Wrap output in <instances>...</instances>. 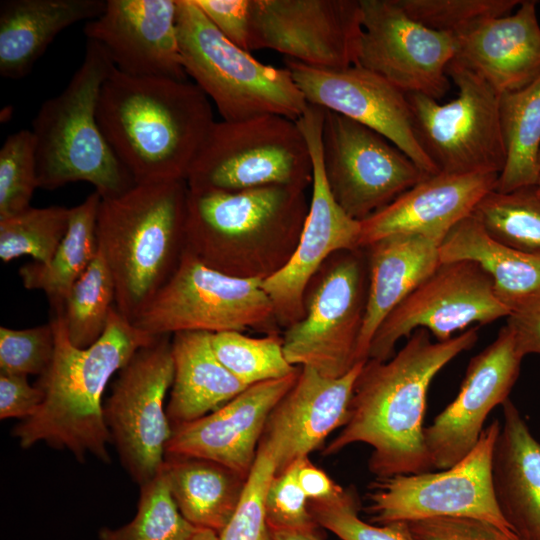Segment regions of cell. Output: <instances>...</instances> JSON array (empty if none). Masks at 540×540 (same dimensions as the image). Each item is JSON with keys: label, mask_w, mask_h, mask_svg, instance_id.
<instances>
[{"label": "cell", "mask_w": 540, "mask_h": 540, "mask_svg": "<svg viewBox=\"0 0 540 540\" xmlns=\"http://www.w3.org/2000/svg\"><path fill=\"white\" fill-rule=\"evenodd\" d=\"M473 213L497 241L519 250L540 252V197L535 186L506 193L492 190Z\"/></svg>", "instance_id": "e575fe53"}, {"label": "cell", "mask_w": 540, "mask_h": 540, "mask_svg": "<svg viewBox=\"0 0 540 540\" xmlns=\"http://www.w3.org/2000/svg\"><path fill=\"white\" fill-rule=\"evenodd\" d=\"M198 528L179 511L163 471L140 486L135 517L119 528H102L99 540H189Z\"/></svg>", "instance_id": "d590c367"}, {"label": "cell", "mask_w": 540, "mask_h": 540, "mask_svg": "<svg viewBox=\"0 0 540 540\" xmlns=\"http://www.w3.org/2000/svg\"><path fill=\"white\" fill-rule=\"evenodd\" d=\"M297 476L309 501L329 499L342 489L323 470L314 466L308 457L299 460Z\"/></svg>", "instance_id": "681fc988"}, {"label": "cell", "mask_w": 540, "mask_h": 540, "mask_svg": "<svg viewBox=\"0 0 540 540\" xmlns=\"http://www.w3.org/2000/svg\"><path fill=\"white\" fill-rule=\"evenodd\" d=\"M506 325L514 334L520 352L540 355V291L530 294L509 308Z\"/></svg>", "instance_id": "c3c4849f"}, {"label": "cell", "mask_w": 540, "mask_h": 540, "mask_svg": "<svg viewBox=\"0 0 540 540\" xmlns=\"http://www.w3.org/2000/svg\"><path fill=\"white\" fill-rule=\"evenodd\" d=\"M274 540H321L315 532L272 530Z\"/></svg>", "instance_id": "f907efd6"}, {"label": "cell", "mask_w": 540, "mask_h": 540, "mask_svg": "<svg viewBox=\"0 0 540 540\" xmlns=\"http://www.w3.org/2000/svg\"><path fill=\"white\" fill-rule=\"evenodd\" d=\"M211 336L207 331L171 335L174 378L166 413L172 427L217 410L249 387L218 360Z\"/></svg>", "instance_id": "f1b7e54d"}, {"label": "cell", "mask_w": 540, "mask_h": 540, "mask_svg": "<svg viewBox=\"0 0 540 540\" xmlns=\"http://www.w3.org/2000/svg\"><path fill=\"white\" fill-rule=\"evenodd\" d=\"M51 312L55 352L37 382L44 399L12 434L22 448L44 442L71 452L81 462L93 455L110 463L107 447L112 439L104 416V391L111 377L156 336L134 326L114 306L102 336L82 349L70 342L61 308Z\"/></svg>", "instance_id": "3957f363"}, {"label": "cell", "mask_w": 540, "mask_h": 540, "mask_svg": "<svg viewBox=\"0 0 540 540\" xmlns=\"http://www.w3.org/2000/svg\"><path fill=\"white\" fill-rule=\"evenodd\" d=\"M535 191H536L537 195L540 197V178L538 180L537 185L535 186Z\"/></svg>", "instance_id": "f5cc1de1"}, {"label": "cell", "mask_w": 540, "mask_h": 540, "mask_svg": "<svg viewBox=\"0 0 540 540\" xmlns=\"http://www.w3.org/2000/svg\"><path fill=\"white\" fill-rule=\"evenodd\" d=\"M299 460L272 478L264 502L266 521L272 530L317 533L319 525L298 481Z\"/></svg>", "instance_id": "ee69618b"}, {"label": "cell", "mask_w": 540, "mask_h": 540, "mask_svg": "<svg viewBox=\"0 0 540 540\" xmlns=\"http://www.w3.org/2000/svg\"><path fill=\"white\" fill-rule=\"evenodd\" d=\"M539 165H540V154H539Z\"/></svg>", "instance_id": "db71d44e"}, {"label": "cell", "mask_w": 540, "mask_h": 540, "mask_svg": "<svg viewBox=\"0 0 540 540\" xmlns=\"http://www.w3.org/2000/svg\"><path fill=\"white\" fill-rule=\"evenodd\" d=\"M263 278L218 271L184 250L173 275L132 324L154 336L267 326L276 316Z\"/></svg>", "instance_id": "8fae6325"}, {"label": "cell", "mask_w": 540, "mask_h": 540, "mask_svg": "<svg viewBox=\"0 0 540 540\" xmlns=\"http://www.w3.org/2000/svg\"><path fill=\"white\" fill-rule=\"evenodd\" d=\"M299 372L251 385L217 410L173 426L166 455L210 460L246 479L267 420Z\"/></svg>", "instance_id": "7402d4cb"}, {"label": "cell", "mask_w": 540, "mask_h": 540, "mask_svg": "<svg viewBox=\"0 0 540 540\" xmlns=\"http://www.w3.org/2000/svg\"><path fill=\"white\" fill-rule=\"evenodd\" d=\"M178 1L182 62L224 121L264 115L298 120L307 108L290 71L264 64L229 41L192 0Z\"/></svg>", "instance_id": "8992f818"}, {"label": "cell", "mask_w": 540, "mask_h": 540, "mask_svg": "<svg viewBox=\"0 0 540 540\" xmlns=\"http://www.w3.org/2000/svg\"><path fill=\"white\" fill-rule=\"evenodd\" d=\"M492 456L499 509L520 540H540V442L509 398Z\"/></svg>", "instance_id": "484cf974"}, {"label": "cell", "mask_w": 540, "mask_h": 540, "mask_svg": "<svg viewBox=\"0 0 540 540\" xmlns=\"http://www.w3.org/2000/svg\"><path fill=\"white\" fill-rule=\"evenodd\" d=\"M39 188L35 139L31 130L11 133L0 148V219L30 208Z\"/></svg>", "instance_id": "f35d334b"}, {"label": "cell", "mask_w": 540, "mask_h": 540, "mask_svg": "<svg viewBox=\"0 0 540 540\" xmlns=\"http://www.w3.org/2000/svg\"><path fill=\"white\" fill-rule=\"evenodd\" d=\"M321 143L331 193L359 222L429 176L387 138L332 111L325 110Z\"/></svg>", "instance_id": "4fadbf2b"}, {"label": "cell", "mask_w": 540, "mask_h": 540, "mask_svg": "<svg viewBox=\"0 0 540 540\" xmlns=\"http://www.w3.org/2000/svg\"><path fill=\"white\" fill-rule=\"evenodd\" d=\"M360 0H251L250 51L270 49L306 65H356Z\"/></svg>", "instance_id": "ac0fdd59"}, {"label": "cell", "mask_w": 540, "mask_h": 540, "mask_svg": "<svg viewBox=\"0 0 540 540\" xmlns=\"http://www.w3.org/2000/svg\"><path fill=\"white\" fill-rule=\"evenodd\" d=\"M55 334L51 322L26 329L0 327V372L43 375L52 363Z\"/></svg>", "instance_id": "7bdbcfd3"}, {"label": "cell", "mask_w": 540, "mask_h": 540, "mask_svg": "<svg viewBox=\"0 0 540 540\" xmlns=\"http://www.w3.org/2000/svg\"><path fill=\"white\" fill-rule=\"evenodd\" d=\"M308 104L352 119L378 132L423 172L439 173L416 140L406 94L359 65L327 69L284 59Z\"/></svg>", "instance_id": "d6986e66"}, {"label": "cell", "mask_w": 540, "mask_h": 540, "mask_svg": "<svg viewBox=\"0 0 540 540\" xmlns=\"http://www.w3.org/2000/svg\"><path fill=\"white\" fill-rule=\"evenodd\" d=\"M415 330L390 359H367L354 385L345 424L327 445L330 455L364 443L377 478L433 470L424 442L427 393L434 377L478 340L473 326L446 341Z\"/></svg>", "instance_id": "6da1fadb"}, {"label": "cell", "mask_w": 540, "mask_h": 540, "mask_svg": "<svg viewBox=\"0 0 540 540\" xmlns=\"http://www.w3.org/2000/svg\"><path fill=\"white\" fill-rule=\"evenodd\" d=\"M307 211L303 189L292 186L188 188L185 251L235 275L240 244L299 236Z\"/></svg>", "instance_id": "ba28073f"}, {"label": "cell", "mask_w": 540, "mask_h": 540, "mask_svg": "<svg viewBox=\"0 0 540 540\" xmlns=\"http://www.w3.org/2000/svg\"><path fill=\"white\" fill-rule=\"evenodd\" d=\"M211 343L218 360L246 386L299 371L287 361L283 339L276 335L252 338L238 331H224L212 333Z\"/></svg>", "instance_id": "74e56055"}, {"label": "cell", "mask_w": 540, "mask_h": 540, "mask_svg": "<svg viewBox=\"0 0 540 540\" xmlns=\"http://www.w3.org/2000/svg\"><path fill=\"white\" fill-rule=\"evenodd\" d=\"M353 252L327 271L305 301L304 317L287 328L283 351L291 365L337 378L359 363L367 292L361 260Z\"/></svg>", "instance_id": "2e32d148"}, {"label": "cell", "mask_w": 540, "mask_h": 540, "mask_svg": "<svg viewBox=\"0 0 540 540\" xmlns=\"http://www.w3.org/2000/svg\"><path fill=\"white\" fill-rule=\"evenodd\" d=\"M414 540H520L476 518L437 517L408 522Z\"/></svg>", "instance_id": "f6af8a7d"}, {"label": "cell", "mask_w": 540, "mask_h": 540, "mask_svg": "<svg viewBox=\"0 0 540 540\" xmlns=\"http://www.w3.org/2000/svg\"><path fill=\"white\" fill-rule=\"evenodd\" d=\"M439 246L425 236L397 234L365 247L369 284L357 362L368 359L371 341L385 318L440 264Z\"/></svg>", "instance_id": "4316f807"}, {"label": "cell", "mask_w": 540, "mask_h": 540, "mask_svg": "<svg viewBox=\"0 0 540 540\" xmlns=\"http://www.w3.org/2000/svg\"><path fill=\"white\" fill-rule=\"evenodd\" d=\"M362 34L356 65L405 94L439 100L448 92L447 67L455 56L453 35L409 17L396 0H360Z\"/></svg>", "instance_id": "e0dca14e"}, {"label": "cell", "mask_w": 540, "mask_h": 540, "mask_svg": "<svg viewBox=\"0 0 540 540\" xmlns=\"http://www.w3.org/2000/svg\"><path fill=\"white\" fill-rule=\"evenodd\" d=\"M523 358L505 325L470 359L456 397L424 428L433 469L449 468L473 450L490 412L509 399Z\"/></svg>", "instance_id": "ffe728a7"}, {"label": "cell", "mask_w": 540, "mask_h": 540, "mask_svg": "<svg viewBox=\"0 0 540 540\" xmlns=\"http://www.w3.org/2000/svg\"><path fill=\"white\" fill-rule=\"evenodd\" d=\"M115 294L112 273L98 249L61 308L68 338L74 346L87 348L102 336L115 306Z\"/></svg>", "instance_id": "836d02e7"}, {"label": "cell", "mask_w": 540, "mask_h": 540, "mask_svg": "<svg viewBox=\"0 0 540 540\" xmlns=\"http://www.w3.org/2000/svg\"><path fill=\"white\" fill-rule=\"evenodd\" d=\"M499 431L500 422L495 419L484 427L473 450L449 468L376 478L367 494L370 523L468 517L516 535L499 509L492 486V456Z\"/></svg>", "instance_id": "30bf717a"}, {"label": "cell", "mask_w": 540, "mask_h": 540, "mask_svg": "<svg viewBox=\"0 0 540 540\" xmlns=\"http://www.w3.org/2000/svg\"><path fill=\"white\" fill-rule=\"evenodd\" d=\"M324 119V109L308 104L296 120L312 157L311 201L295 250L262 281L276 318L289 326L304 317L306 287L323 261L332 253L359 249L361 224L336 202L325 175L321 152Z\"/></svg>", "instance_id": "9a60e30c"}, {"label": "cell", "mask_w": 540, "mask_h": 540, "mask_svg": "<svg viewBox=\"0 0 540 540\" xmlns=\"http://www.w3.org/2000/svg\"><path fill=\"white\" fill-rule=\"evenodd\" d=\"M70 208L30 207L0 219V259L8 263L30 256L34 262L48 263L69 227Z\"/></svg>", "instance_id": "8d00e7d4"}, {"label": "cell", "mask_w": 540, "mask_h": 540, "mask_svg": "<svg viewBox=\"0 0 540 540\" xmlns=\"http://www.w3.org/2000/svg\"><path fill=\"white\" fill-rule=\"evenodd\" d=\"M440 262L471 260L491 277L499 299L509 308L540 291V252H528L494 239L472 213L446 235L439 246Z\"/></svg>", "instance_id": "f546056e"}, {"label": "cell", "mask_w": 540, "mask_h": 540, "mask_svg": "<svg viewBox=\"0 0 540 540\" xmlns=\"http://www.w3.org/2000/svg\"><path fill=\"white\" fill-rule=\"evenodd\" d=\"M114 65L103 47L87 40L82 63L67 86L44 101L32 121L39 188L88 182L102 199L136 183L120 163L97 120L102 85Z\"/></svg>", "instance_id": "5b68a950"}, {"label": "cell", "mask_w": 540, "mask_h": 540, "mask_svg": "<svg viewBox=\"0 0 540 540\" xmlns=\"http://www.w3.org/2000/svg\"><path fill=\"white\" fill-rule=\"evenodd\" d=\"M83 31L124 74L187 80L177 0H106L103 12L86 22Z\"/></svg>", "instance_id": "44dd1931"}, {"label": "cell", "mask_w": 540, "mask_h": 540, "mask_svg": "<svg viewBox=\"0 0 540 540\" xmlns=\"http://www.w3.org/2000/svg\"><path fill=\"white\" fill-rule=\"evenodd\" d=\"M106 0H4L0 3V75L29 74L66 28L98 17Z\"/></svg>", "instance_id": "83f0119b"}, {"label": "cell", "mask_w": 540, "mask_h": 540, "mask_svg": "<svg viewBox=\"0 0 540 540\" xmlns=\"http://www.w3.org/2000/svg\"><path fill=\"white\" fill-rule=\"evenodd\" d=\"M276 473L272 457L258 447L253 467L232 518L218 534L219 540H274L265 516V496Z\"/></svg>", "instance_id": "b9f144b4"}, {"label": "cell", "mask_w": 540, "mask_h": 540, "mask_svg": "<svg viewBox=\"0 0 540 540\" xmlns=\"http://www.w3.org/2000/svg\"><path fill=\"white\" fill-rule=\"evenodd\" d=\"M100 202V195L94 191L71 207L68 230L51 260L33 261L18 270L24 288L44 292L51 310L63 307L70 289L98 253L96 226Z\"/></svg>", "instance_id": "1f68e13d"}, {"label": "cell", "mask_w": 540, "mask_h": 540, "mask_svg": "<svg viewBox=\"0 0 540 540\" xmlns=\"http://www.w3.org/2000/svg\"><path fill=\"white\" fill-rule=\"evenodd\" d=\"M454 60L485 80L499 95L522 89L540 77L537 1L485 19L455 37Z\"/></svg>", "instance_id": "d4e9b609"}, {"label": "cell", "mask_w": 540, "mask_h": 540, "mask_svg": "<svg viewBox=\"0 0 540 540\" xmlns=\"http://www.w3.org/2000/svg\"><path fill=\"white\" fill-rule=\"evenodd\" d=\"M509 307L496 294L487 272L471 260L440 262L381 323L368 359L386 361L397 342L417 329L446 341L468 326L506 318Z\"/></svg>", "instance_id": "5bb4252c"}, {"label": "cell", "mask_w": 540, "mask_h": 540, "mask_svg": "<svg viewBox=\"0 0 540 540\" xmlns=\"http://www.w3.org/2000/svg\"><path fill=\"white\" fill-rule=\"evenodd\" d=\"M186 180L135 184L102 199L96 235L115 284V307L131 323L177 269L185 250Z\"/></svg>", "instance_id": "277c9868"}, {"label": "cell", "mask_w": 540, "mask_h": 540, "mask_svg": "<svg viewBox=\"0 0 540 540\" xmlns=\"http://www.w3.org/2000/svg\"><path fill=\"white\" fill-rule=\"evenodd\" d=\"M420 24L454 37L485 19L508 15L520 0H396Z\"/></svg>", "instance_id": "ab89813d"}, {"label": "cell", "mask_w": 540, "mask_h": 540, "mask_svg": "<svg viewBox=\"0 0 540 540\" xmlns=\"http://www.w3.org/2000/svg\"><path fill=\"white\" fill-rule=\"evenodd\" d=\"M174 378L171 335L139 348L117 373L104 416L121 464L143 486L161 472L172 435L164 401Z\"/></svg>", "instance_id": "7c38bea8"}, {"label": "cell", "mask_w": 540, "mask_h": 540, "mask_svg": "<svg viewBox=\"0 0 540 540\" xmlns=\"http://www.w3.org/2000/svg\"><path fill=\"white\" fill-rule=\"evenodd\" d=\"M232 43L250 52L251 0H192Z\"/></svg>", "instance_id": "bcb514c9"}, {"label": "cell", "mask_w": 540, "mask_h": 540, "mask_svg": "<svg viewBox=\"0 0 540 540\" xmlns=\"http://www.w3.org/2000/svg\"><path fill=\"white\" fill-rule=\"evenodd\" d=\"M447 75L458 88V96L448 103L406 94L417 142L439 173L500 174L506 161L500 95L454 59Z\"/></svg>", "instance_id": "9c48e42d"}, {"label": "cell", "mask_w": 540, "mask_h": 540, "mask_svg": "<svg viewBox=\"0 0 540 540\" xmlns=\"http://www.w3.org/2000/svg\"><path fill=\"white\" fill-rule=\"evenodd\" d=\"M189 540H219V535L213 530L198 528Z\"/></svg>", "instance_id": "816d5d0a"}, {"label": "cell", "mask_w": 540, "mask_h": 540, "mask_svg": "<svg viewBox=\"0 0 540 540\" xmlns=\"http://www.w3.org/2000/svg\"><path fill=\"white\" fill-rule=\"evenodd\" d=\"M309 510L319 526L341 540H414L405 522L376 525L362 520L351 490L342 488L329 499L309 501Z\"/></svg>", "instance_id": "60d3db41"}, {"label": "cell", "mask_w": 540, "mask_h": 540, "mask_svg": "<svg viewBox=\"0 0 540 540\" xmlns=\"http://www.w3.org/2000/svg\"><path fill=\"white\" fill-rule=\"evenodd\" d=\"M499 114L506 161L494 190L506 193L534 187L540 178V77L501 94Z\"/></svg>", "instance_id": "d6a6232c"}, {"label": "cell", "mask_w": 540, "mask_h": 540, "mask_svg": "<svg viewBox=\"0 0 540 540\" xmlns=\"http://www.w3.org/2000/svg\"><path fill=\"white\" fill-rule=\"evenodd\" d=\"M499 174L429 175L389 205L361 221L359 249L391 235H421L440 244L481 199L496 187Z\"/></svg>", "instance_id": "cb8c5ba5"}, {"label": "cell", "mask_w": 540, "mask_h": 540, "mask_svg": "<svg viewBox=\"0 0 540 540\" xmlns=\"http://www.w3.org/2000/svg\"><path fill=\"white\" fill-rule=\"evenodd\" d=\"M44 399L43 391L27 376L0 372V418L21 421L34 415Z\"/></svg>", "instance_id": "7dc6e473"}, {"label": "cell", "mask_w": 540, "mask_h": 540, "mask_svg": "<svg viewBox=\"0 0 540 540\" xmlns=\"http://www.w3.org/2000/svg\"><path fill=\"white\" fill-rule=\"evenodd\" d=\"M163 471L184 518L219 534L239 504L246 479L216 462L166 455Z\"/></svg>", "instance_id": "4dcf8cb0"}, {"label": "cell", "mask_w": 540, "mask_h": 540, "mask_svg": "<svg viewBox=\"0 0 540 540\" xmlns=\"http://www.w3.org/2000/svg\"><path fill=\"white\" fill-rule=\"evenodd\" d=\"M366 361L331 378L303 366L289 392L271 412L259 446L278 474L318 448L347 419L356 379Z\"/></svg>", "instance_id": "603a6c76"}, {"label": "cell", "mask_w": 540, "mask_h": 540, "mask_svg": "<svg viewBox=\"0 0 540 540\" xmlns=\"http://www.w3.org/2000/svg\"><path fill=\"white\" fill-rule=\"evenodd\" d=\"M310 149L296 121L264 115L219 121L211 128L186 177L189 189L239 191L312 183Z\"/></svg>", "instance_id": "52a82bcc"}, {"label": "cell", "mask_w": 540, "mask_h": 540, "mask_svg": "<svg viewBox=\"0 0 540 540\" xmlns=\"http://www.w3.org/2000/svg\"><path fill=\"white\" fill-rule=\"evenodd\" d=\"M97 120L136 184L186 180L214 120L194 82L137 77L115 67L99 95Z\"/></svg>", "instance_id": "7a4b0ae2"}]
</instances>
